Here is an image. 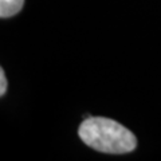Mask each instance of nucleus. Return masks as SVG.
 <instances>
[{
	"label": "nucleus",
	"instance_id": "1",
	"mask_svg": "<svg viewBox=\"0 0 161 161\" xmlns=\"http://www.w3.org/2000/svg\"><path fill=\"white\" fill-rule=\"evenodd\" d=\"M78 134L87 147L109 154L129 153L137 147V138L129 129L105 117H90L83 121Z\"/></svg>",
	"mask_w": 161,
	"mask_h": 161
},
{
	"label": "nucleus",
	"instance_id": "2",
	"mask_svg": "<svg viewBox=\"0 0 161 161\" xmlns=\"http://www.w3.org/2000/svg\"><path fill=\"white\" fill-rule=\"evenodd\" d=\"M24 6V0H0V18H11Z\"/></svg>",
	"mask_w": 161,
	"mask_h": 161
},
{
	"label": "nucleus",
	"instance_id": "3",
	"mask_svg": "<svg viewBox=\"0 0 161 161\" xmlns=\"http://www.w3.org/2000/svg\"><path fill=\"white\" fill-rule=\"evenodd\" d=\"M7 92V78L4 74V70H0V95H4Z\"/></svg>",
	"mask_w": 161,
	"mask_h": 161
}]
</instances>
